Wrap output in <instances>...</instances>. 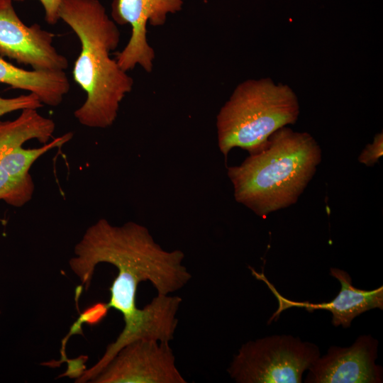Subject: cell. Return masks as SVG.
<instances>
[{
    "label": "cell",
    "instance_id": "8",
    "mask_svg": "<svg viewBox=\"0 0 383 383\" xmlns=\"http://www.w3.org/2000/svg\"><path fill=\"white\" fill-rule=\"evenodd\" d=\"M55 35L35 23L25 25L11 0H0V55L30 65L35 70H60L68 67L66 57L52 45Z\"/></svg>",
    "mask_w": 383,
    "mask_h": 383
},
{
    "label": "cell",
    "instance_id": "6",
    "mask_svg": "<svg viewBox=\"0 0 383 383\" xmlns=\"http://www.w3.org/2000/svg\"><path fill=\"white\" fill-rule=\"evenodd\" d=\"M316 344L291 335H273L242 345L227 369L237 383H301L320 357Z\"/></svg>",
    "mask_w": 383,
    "mask_h": 383
},
{
    "label": "cell",
    "instance_id": "13",
    "mask_svg": "<svg viewBox=\"0 0 383 383\" xmlns=\"http://www.w3.org/2000/svg\"><path fill=\"white\" fill-rule=\"evenodd\" d=\"M42 106L43 104L39 98L33 93L13 98L0 96V116L17 110L25 109H38Z\"/></svg>",
    "mask_w": 383,
    "mask_h": 383
},
{
    "label": "cell",
    "instance_id": "14",
    "mask_svg": "<svg viewBox=\"0 0 383 383\" xmlns=\"http://www.w3.org/2000/svg\"><path fill=\"white\" fill-rule=\"evenodd\" d=\"M383 155V134H377L372 143L368 144L358 157L360 163L367 167L373 166Z\"/></svg>",
    "mask_w": 383,
    "mask_h": 383
},
{
    "label": "cell",
    "instance_id": "1",
    "mask_svg": "<svg viewBox=\"0 0 383 383\" xmlns=\"http://www.w3.org/2000/svg\"><path fill=\"white\" fill-rule=\"evenodd\" d=\"M104 261L118 269L106 306L121 313L125 326L90 368L94 374L133 341L149 339L170 343L173 340L182 299L170 294L182 287L185 279L184 267L177 252L144 240L118 242L108 250Z\"/></svg>",
    "mask_w": 383,
    "mask_h": 383
},
{
    "label": "cell",
    "instance_id": "11",
    "mask_svg": "<svg viewBox=\"0 0 383 383\" xmlns=\"http://www.w3.org/2000/svg\"><path fill=\"white\" fill-rule=\"evenodd\" d=\"M329 274L338 280L340 289L331 301L318 304L288 300L276 291L262 274H259L257 279L263 280L277 297L279 303L277 314L289 307L304 308L309 312L324 309L331 313V323L334 326H341L344 328H348L355 318L367 311L373 309H383L382 286L372 290L357 289L353 284L352 278L346 271L331 267Z\"/></svg>",
    "mask_w": 383,
    "mask_h": 383
},
{
    "label": "cell",
    "instance_id": "2",
    "mask_svg": "<svg viewBox=\"0 0 383 383\" xmlns=\"http://www.w3.org/2000/svg\"><path fill=\"white\" fill-rule=\"evenodd\" d=\"M58 16L81 44L73 78L87 98L74 111V116L86 127L108 128L133 86V78L111 57V52L119 44V30L98 0H61Z\"/></svg>",
    "mask_w": 383,
    "mask_h": 383
},
{
    "label": "cell",
    "instance_id": "10",
    "mask_svg": "<svg viewBox=\"0 0 383 383\" xmlns=\"http://www.w3.org/2000/svg\"><path fill=\"white\" fill-rule=\"evenodd\" d=\"M378 345L371 335H361L349 347L331 346L308 369L305 382H382V367L375 362Z\"/></svg>",
    "mask_w": 383,
    "mask_h": 383
},
{
    "label": "cell",
    "instance_id": "4",
    "mask_svg": "<svg viewBox=\"0 0 383 383\" xmlns=\"http://www.w3.org/2000/svg\"><path fill=\"white\" fill-rule=\"evenodd\" d=\"M299 112L297 96L288 85L270 78L245 80L216 116L218 148L226 157L234 148L256 152L276 131L295 123Z\"/></svg>",
    "mask_w": 383,
    "mask_h": 383
},
{
    "label": "cell",
    "instance_id": "5",
    "mask_svg": "<svg viewBox=\"0 0 383 383\" xmlns=\"http://www.w3.org/2000/svg\"><path fill=\"white\" fill-rule=\"evenodd\" d=\"M55 130L54 121L35 109L21 110L13 121H0V200L20 207L32 199L31 166L41 155L72 137V133H67L48 143Z\"/></svg>",
    "mask_w": 383,
    "mask_h": 383
},
{
    "label": "cell",
    "instance_id": "15",
    "mask_svg": "<svg viewBox=\"0 0 383 383\" xmlns=\"http://www.w3.org/2000/svg\"><path fill=\"white\" fill-rule=\"evenodd\" d=\"M15 1H23L24 0H13ZM45 12V21L51 24H55L60 19L58 11L61 0H39Z\"/></svg>",
    "mask_w": 383,
    "mask_h": 383
},
{
    "label": "cell",
    "instance_id": "3",
    "mask_svg": "<svg viewBox=\"0 0 383 383\" xmlns=\"http://www.w3.org/2000/svg\"><path fill=\"white\" fill-rule=\"evenodd\" d=\"M321 150L306 132L282 127L239 165L228 167L235 201L260 217L294 204L321 161Z\"/></svg>",
    "mask_w": 383,
    "mask_h": 383
},
{
    "label": "cell",
    "instance_id": "7",
    "mask_svg": "<svg viewBox=\"0 0 383 383\" xmlns=\"http://www.w3.org/2000/svg\"><path fill=\"white\" fill-rule=\"evenodd\" d=\"M89 382L186 383L167 342L139 339L123 347Z\"/></svg>",
    "mask_w": 383,
    "mask_h": 383
},
{
    "label": "cell",
    "instance_id": "9",
    "mask_svg": "<svg viewBox=\"0 0 383 383\" xmlns=\"http://www.w3.org/2000/svg\"><path fill=\"white\" fill-rule=\"evenodd\" d=\"M184 0H114L112 4L113 21L130 24L131 38L116 60L122 70L128 72L137 65L147 72L152 70L155 52L147 39V23L153 26L165 24L168 13L182 9Z\"/></svg>",
    "mask_w": 383,
    "mask_h": 383
},
{
    "label": "cell",
    "instance_id": "12",
    "mask_svg": "<svg viewBox=\"0 0 383 383\" xmlns=\"http://www.w3.org/2000/svg\"><path fill=\"white\" fill-rule=\"evenodd\" d=\"M0 83L35 94L41 103L50 106L61 104L70 88L65 71L26 70L0 57Z\"/></svg>",
    "mask_w": 383,
    "mask_h": 383
}]
</instances>
